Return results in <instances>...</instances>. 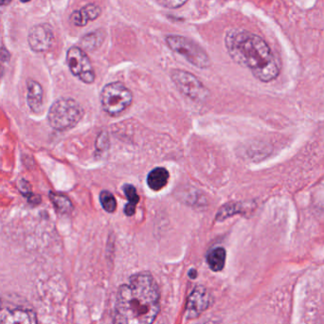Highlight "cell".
I'll return each mask as SVG.
<instances>
[{
    "label": "cell",
    "instance_id": "cell-1",
    "mask_svg": "<svg viewBox=\"0 0 324 324\" xmlns=\"http://www.w3.org/2000/svg\"><path fill=\"white\" fill-rule=\"evenodd\" d=\"M157 282L149 273H137L117 295L114 324H152L160 308Z\"/></svg>",
    "mask_w": 324,
    "mask_h": 324
},
{
    "label": "cell",
    "instance_id": "cell-2",
    "mask_svg": "<svg viewBox=\"0 0 324 324\" xmlns=\"http://www.w3.org/2000/svg\"><path fill=\"white\" fill-rule=\"evenodd\" d=\"M225 44L232 60L249 68L261 82L268 83L278 77L280 62L259 35L244 30H230L226 34Z\"/></svg>",
    "mask_w": 324,
    "mask_h": 324
},
{
    "label": "cell",
    "instance_id": "cell-3",
    "mask_svg": "<svg viewBox=\"0 0 324 324\" xmlns=\"http://www.w3.org/2000/svg\"><path fill=\"white\" fill-rule=\"evenodd\" d=\"M83 116L84 109L77 101L70 98H62L50 108L48 121L53 129L63 131L76 126Z\"/></svg>",
    "mask_w": 324,
    "mask_h": 324
},
{
    "label": "cell",
    "instance_id": "cell-4",
    "mask_svg": "<svg viewBox=\"0 0 324 324\" xmlns=\"http://www.w3.org/2000/svg\"><path fill=\"white\" fill-rule=\"evenodd\" d=\"M165 40L173 52L183 56L191 65L201 69L209 67L210 59L208 53L194 40L181 35H168Z\"/></svg>",
    "mask_w": 324,
    "mask_h": 324
},
{
    "label": "cell",
    "instance_id": "cell-5",
    "mask_svg": "<svg viewBox=\"0 0 324 324\" xmlns=\"http://www.w3.org/2000/svg\"><path fill=\"white\" fill-rule=\"evenodd\" d=\"M132 103V92L120 82L106 84L101 92V104L108 115L114 117L122 114Z\"/></svg>",
    "mask_w": 324,
    "mask_h": 324
},
{
    "label": "cell",
    "instance_id": "cell-6",
    "mask_svg": "<svg viewBox=\"0 0 324 324\" xmlns=\"http://www.w3.org/2000/svg\"><path fill=\"white\" fill-rule=\"evenodd\" d=\"M171 78L179 91L195 102H205L209 96V89L196 76L182 69L171 70Z\"/></svg>",
    "mask_w": 324,
    "mask_h": 324
},
{
    "label": "cell",
    "instance_id": "cell-7",
    "mask_svg": "<svg viewBox=\"0 0 324 324\" xmlns=\"http://www.w3.org/2000/svg\"><path fill=\"white\" fill-rule=\"evenodd\" d=\"M0 324H38L31 307L0 297Z\"/></svg>",
    "mask_w": 324,
    "mask_h": 324
},
{
    "label": "cell",
    "instance_id": "cell-8",
    "mask_svg": "<svg viewBox=\"0 0 324 324\" xmlns=\"http://www.w3.org/2000/svg\"><path fill=\"white\" fill-rule=\"evenodd\" d=\"M66 62L69 70L74 76L84 84H92L95 81V72L88 56L78 47L70 48L66 53Z\"/></svg>",
    "mask_w": 324,
    "mask_h": 324
},
{
    "label": "cell",
    "instance_id": "cell-9",
    "mask_svg": "<svg viewBox=\"0 0 324 324\" xmlns=\"http://www.w3.org/2000/svg\"><path fill=\"white\" fill-rule=\"evenodd\" d=\"M29 45L33 52L45 53L54 44L53 29L49 24H39L32 27L28 37Z\"/></svg>",
    "mask_w": 324,
    "mask_h": 324
},
{
    "label": "cell",
    "instance_id": "cell-10",
    "mask_svg": "<svg viewBox=\"0 0 324 324\" xmlns=\"http://www.w3.org/2000/svg\"><path fill=\"white\" fill-rule=\"evenodd\" d=\"M210 302V295L205 287H195L189 298L186 306V317L189 319L197 318L209 308Z\"/></svg>",
    "mask_w": 324,
    "mask_h": 324
},
{
    "label": "cell",
    "instance_id": "cell-11",
    "mask_svg": "<svg viewBox=\"0 0 324 324\" xmlns=\"http://www.w3.org/2000/svg\"><path fill=\"white\" fill-rule=\"evenodd\" d=\"M101 9L94 4H88L79 11H75L71 14V22L75 26L84 27L91 20L97 19L101 15Z\"/></svg>",
    "mask_w": 324,
    "mask_h": 324
},
{
    "label": "cell",
    "instance_id": "cell-12",
    "mask_svg": "<svg viewBox=\"0 0 324 324\" xmlns=\"http://www.w3.org/2000/svg\"><path fill=\"white\" fill-rule=\"evenodd\" d=\"M28 95L27 101L33 112L40 111L43 105V89L41 84L34 80H29L27 83Z\"/></svg>",
    "mask_w": 324,
    "mask_h": 324
},
{
    "label": "cell",
    "instance_id": "cell-13",
    "mask_svg": "<svg viewBox=\"0 0 324 324\" xmlns=\"http://www.w3.org/2000/svg\"><path fill=\"white\" fill-rule=\"evenodd\" d=\"M169 178V172L165 168H155L148 174L147 185L151 190L158 192L167 185Z\"/></svg>",
    "mask_w": 324,
    "mask_h": 324
},
{
    "label": "cell",
    "instance_id": "cell-14",
    "mask_svg": "<svg viewBox=\"0 0 324 324\" xmlns=\"http://www.w3.org/2000/svg\"><path fill=\"white\" fill-rule=\"evenodd\" d=\"M209 268L212 271H221L226 262V251L223 248H216L210 251L207 257Z\"/></svg>",
    "mask_w": 324,
    "mask_h": 324
},
{
    "label": "cell",
    "instance_id": "cell-15",
    "mask_svg": "<svg viewBox=\"0 0 324 324\" xmlns=\"http://www.w3.org/2000/svg\"><path fill=\"white\" fill-rule=\"evenodd\" d=\"M124 192L128 199V203L126 204L125 208V213L127 216H133L136 211V205L139 202V196L136 193V188L131 184L125 185Z\"/></svg>",
    "mask_w": 324,
    "mask_h": 324
},
{
    "label": "cell",
    "instance_id": "cell-16",
    "mask_svg": "<svg viewBox=\"0 0 324 324\" xmlns=\"http://www.w3.org/2000/svg\"><path fill=\"white\" fill-rule=\"evenodd\" d=\"M50 198L52 200L55 209H57L60 213H70L73 209V205L69 198L65 195L63 194H57V193H51Z\"/></svg>",
    "mask_w": 324,
    "mask_h": 324
},
{
    "label": "cell",
    "instance_id": "cell-17",
    "mask_svg": "<svg viewBox=\"0 0 324 324\" xmlns=\"http://www.w3.org/2000/svg\"><path fill=\"white\" fill-rule=\"evenodd\" d=\"M100 200L101 204L105 211L112 213L117 209V201H116L114 195L108 192V191H103L100 194Z\"/></svg>",
    "mask_w": 324,
    "mask_h": 324
},
{
    "label": "cell",
    "instance_id": "cell-18",
    "mask_svg": "<svg viewBox=\"0 0 324 324\" xmlns=\"http://www.w3.org/2000/svg\"><path fill=\"white\" fill-rule=\"evenodd\" d=\"M160 5L168 9H178L182 7L188 0H157Z\"/></svg>",
    "mask_w": 324,
    "mask_h": 324
},
{
    "label": "cell",
    "instance_id": "cell-19",
    "mask_svg": "<svg viewBox=\"0 0 324 324\" xmlns=\"http://www.w3.org/2000/svg\"><path fill=\"white\" fill-rule=\"evenodd\" d=\"M11 0H0V6H3V5H7L11 2Z\"/></svg>",
    "mask_w": 324,
    "mask_h": 324
},
{
    "label": "cell",
    "instance_id": "cell-20",
    "mask_svg": "<svg viewBox=\"0 0 324 324\" xmlns=\"http://www.w3.org/2000/svg\"><path fill=\"white\" fill-rule=\"evenodd\" d=\"M216 324V322L215 321H209V322H205V323H203V324Z\"/></svg>",
    "mask_w": 324,
    "mask_h": 324
},
{
    "label": "cell",
    "instance_id": "cell-21",
    "mask_svg": "<svg viewBox=\"0 0 324 324\" xmlns=\"http://www.w3.org/2000/svg\"><path fill=\"white\" fill-rule=\"evenodd\" d=\"M22 2H24V3H26V2H29V1H31V0H21Z\"/></svg>",
    "mask_w": 324,
    "mask_h": 324
}]
</instances>
